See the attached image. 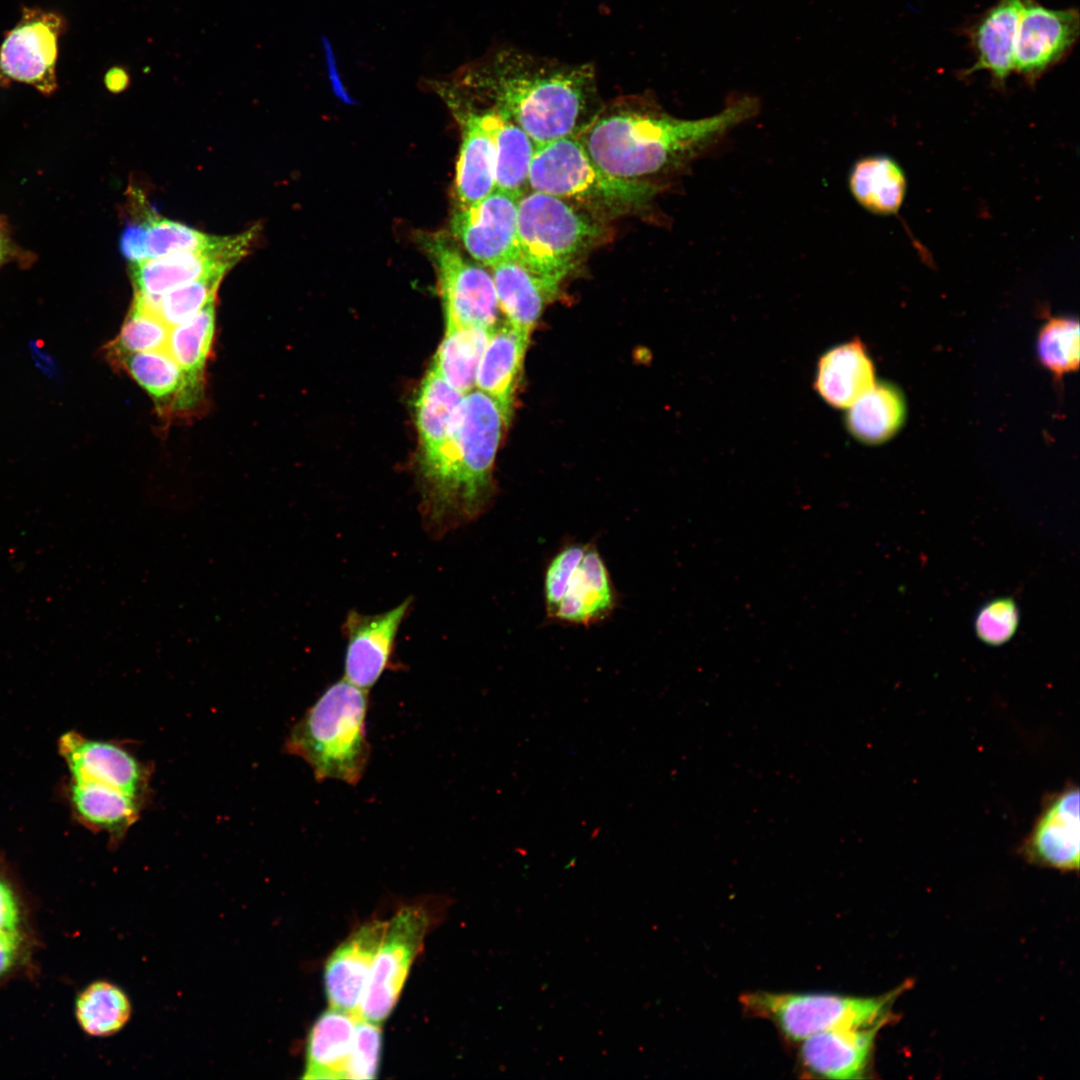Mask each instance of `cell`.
Returning <instances> with one entry per match:
<instances>
[{
	"mask_svg": "<svg viewBox=\"0 0 1080 1080\" xmlns=\"http://www.w3.org/2000/svg\"><path fill=\"white\" fill-rule=\"evenodd\" d=\"M456 85L466 110L510 120L541 145L576 136L602 108L596 71L516 47L494 49L464 66Z\"/></svg>",
	"mask_w": 1080,
	"mask_h": 1080,
	"instance_id": "cell-1",
	"label": "cell"
},
{
	"mask_svg": "<svg viewBox=\"0 0 1080 1080\" xmlns=\"http://www.w3.org/2000/svg\"><path fill=\"white\" fill-rule=\"evenodd\" d=\"M754 111L751 101H741L709 118L683 120L641 99H623L601 108L575 137L604 172L642 180L702 151Z\"/></svg>",
	"mask_w": 1080,
	"mask_h": 1080,
	"instance_id": "cell-2",
	"label": "cell"
},
{
	"mask_svg": "<svg viewBox=\"0 0 1080 1080\" xmlns=\"http://www.w3.org/2000/svg\"><path fill=\"white\" fill-rule=\"evenodd\" d=\"M504 421L497 403L480 390L466 393L445 443L420 461L424 516L438 530L478 518L488 508L492 468Z\"/></svg>",
	"mask_w": 1080,
	"mask_h": 1080,
	"instance_id": "cell-3",
	"label": "cell"
},
{
	"mask_svg": "<svg viewBox=\"0 0 1080 1080\" xmlns=\"http://www.w3.org/2000/svg\"><path fill=\"white\" fill-rule=\"evenodd\" d=\"M368 691L345 679L334 682L292 727L285 751L303 759L317 782L328 779L356 785L371 746L366 736Z\"/></svg>",
	"mask_w": 1080,
	"mask_h": 1080,
	"instance_id": "cell-4",
	"label": "cell"
},
{
	"mask_svg": "<svg viewBox=\"0 0 1080 1080\" xmlns=\"http://www.w3.org/2000/svg\"><path fill=\"white\" fill-rule=\"evenodd\" d=\"M604 233L599 221L573 203L530 191L518 200L515 260L558 293L561 282Z\"/></svg>",
	"mask_w": 1080,
	"mask_h": 1080,
	"instance_id": "cell-5",
	"label": "cell"
},
{
	"mask_svg": "<svg viewBox=\"0 0 1080 1080\" xmlns=\"http://www.w3.org/2000/svg\"><path fill=\"white\" fill-rule=\"evenodd\" d=\"M529 191L546 193L609 215L639 209L657 192L645 180L614 177L600 169L575 136L537 145L532 157Z\"/></svg>",
	"mask_w": 1080,
	"mask_h": 1080,
	"instance_id": "cell-6",
	"label": "cell"
},
{
	"mask_svg": "<svg viewBox=\"0 0 1080 1080\" xmlns=\"http://www.w3.org/2000/svg\"><path fill=\"white\" fill-rule=\"evenodd\" d=\"M739 1000L747 1015L770 1021L786 1041L797 1044L819 1032L887 1021L891 996L756 991L742 994Z\"/></svg>",
	"mask_w": 1080,
	"mask_h": 1080,
	"instance_id": "cell-7",
	"label": "cell"
},
{
	"mask_svg": "<svg viewBox=\"0 0 1080 1080\" xmlns=\"http://www.w3.org/2000/svg\"><path fill=\"white\" fill-rule=\"evenodd\" d=\"M431 918L422 905L402 907L386 921L359 1015L381 1023L395 1007L410 967L422 948Z\"/></svg>",
	"mask_w": 1080,
	"mask_h": 1080,
	"instance_id": "cell-8",
	"label": "cell"
},
{
	"mask_svg": "<svg viewBox=\"0 0 1080 1080\" xmlns=\"http://www.w3.org/2000/svg\"><path fill=\"white\" fill-rule=\"evenodd\" d=\"M422 242L436 268L446 329L496 327L498 301L492 276L442 235L424 236Z\"/></svg>",
	"mask_w": 1080,
	"mask_h": 1080,
	"instance_id": "cell-9",
	"label": "cell"
},
{
	"mask_svg": "<svg viewBox=\"0 0 1080 1080\" xmlns=\"http://www.w3.org/2000/svg\"><path fill=\"white\" fill-rule=\"evenodd\" d=\"M65 27V19L55 12L24 7L0 46V87L19 82L45 96L53 94L58 86V40Z\"/></svg>",
	"mask_w": 1080,
	"mask_h": 1080,
	"instance_id": "cell-10",
	"label": "cell"
},
{
	"mask_svg": "<svg viewBox=\"0 0 1080 1080\" xmlns=\"http://www.w3.org/2000/svg\"><path fill=\"white\" fill-rule=\"evenodd\" d=\"M256 228L240 234L217 236L208 246L131 264L135 293L161 296L179 286L212 275H225L245 256Z\"/></svg>",
	"mask_w": 1080,
	"mask_h": 1080,
	"instance_id": "cell-11",
	"label": "cell"
},
{
	"mask_svg": "<svg viewBox=\"0 0 1080 1080\" xmlns=\"http://www.w3.org/2000/svg\"><path fill=\"white\" fill-rule=\"evenodd\" d=\"M1079 12L1025 0L1014 43V71L1029 84L1059 64L1078 40Z\"/></svg>",
	"mask_w": 1080,
	"mask_h": 1080,
	"instance_id": "cell-12",
	"label": "cell"
},
{
	"mask_svg": "<svg viewBox=\"0 0 1080 1080\" xmlns=\"http://www.w3.org/2000/svg\"><path fill=\"white\" fill-rule=\"evenodd\" d=\"M59 751L71 779L107 785L147 801L152 768L122 745L70 731L60 738Z\"/></svg>",
	"mask_w": 1080,
	"mask_h": 1080,
	"instance_id": "cell-13",
	"label": "cell"
},
{
	"mask_svg": "<svg viewBox=\"0 0 1080 1080\" xmlns=\"http://www.w3.org/2000/svg\"><path fill=\"white\" fill-rule=\"evenodd\" d=\"M518 200L495 189L482 200L457 208L452 232L476 261L493 267L516 259Z\"/></svg>",
	"mask_w": 1080,
	"mask_h": 1080,
	"instance_id": "cell-14",
	"label": "cell"
},
{
	"mask_svg": "<svg viewBox=\"0 0 1080 1080\" xmlns=\"http://www.w3.org/2000/svg\"><path fill=\"white\" fill-rule=\"evenodd\" d=\"M411 605L406 599L393 609L364 615L351 610L344 622L347 639L344 679L354 686L370 690L390 666L395 639Z\"/></svg>",
	"mask_w": 1080,
	"mask_h": 1080,
	"instance_id": "cell-15",
	"label": "cell"
},
{
	"mask_svg": "<svg viewBox=\"0 0 1080 1080\" xmlns=\"http://www.w3.org/2000/svg\"><path fill=\"white\" fill-rule=\"evenodd\" d=\"M1079 842V789L1075 784H1067L1044 800L1021 851L1034 864L1078 871Z\"/></svg>",
	"mask_w": 1080,
	"mask_h": 1080,
	"instance_id": "cell-16",
	"label": "cell"
},
{
	"mask_svg": "<svg viewBox=\"0 0 1080 1080\" xmlns=\"http://www.w3.org/2000/svg\"><path fill=\"white\" fill-rule=\"evenodd\" d=\"M110 364L133 378L166 420L192 412L202 400L204 384L191 379L166 349L127 354Z\"/></svg>",
	"mask_w": 1080,
	"mask_h": 1080,
	"instance_id": "cell-17",
	"label": "cell"
},
{
	"mask_svg": "<svg viewBox=\"0 0 1080 1080\" xmlns=\"http://www.w3.org/2000/svg\"><path fill=\"white\" fill-rule=\"evenodd\" d=\"M886 1022L865 1028L823 1031L803 1039L797 1043L801 1071L814 1078H864L876 1034Z\"/></svg>",
	"mask_w": 1080,
	"mask_h": 1080,
	"instance_id": "cell-18",
	"label": "cell"
},
{
	"mask_svg": "<svg viewBox=\"0 0 1080 1080\" xmlns=\"http://www.w3.org/2000/svg\"><path fill=\"white\" fill-rule=\"evenodd\" d=\"M385 925L382 920L363 924L329 956L324 986L330 1008L359 1014Z\"/></svg>",
	"mask_w": 1080,
	"mask_h": 1080,
	"instance_id": "cell-19",
	"label": "cell"
},
{
	"mask_svg": "<svg viewBox=\"0 0 1080 1080\" xmlns=\"http://www.w3.org/2000/svg\"><path fill=\"white\" fill-rule=\"evenodd\" d=\"M1024 1L998 0L967 28L976 61L965 75L984 70L997 86H1005L1014 71V43Z\"/></svg>",
	"mask_w": 1080,
	"mask_h": 1080,
	"instance_id": "cell-20",
	"label": "cell"
},
{
	"mask_svg": "<svg viewBox=\"0 0 1080 1080\" xmlns=\"http://www.w3.org/2000/svg\"><path fill=\"white\" fill-rule=\"evenodd\" d=\"M530 332L506 321L495 328L481 358L475 385L498 405L504 424L510 423L514 394Z\"/></svg>",
	"mask_w": 1080,
	"mask_h": 1080,
	"instance_id": "cell-21",
	"label": "cell"
},
{
	"mask_svg": "<svg viewBox=\"0 0 1080 1080\" xmlns=\"http://www.w3.org/2000/svg\"><path fill=\"white\" fill-rule=\"evenodd\" d=\"M68 798L80 823L106 832L112 845L124 839L146 803L110 786L75 779L70 781Z\"/></svg>",
	"mask_w": 1080,
	"mask_h": 1080,
	"instance_id": "cell-22",
	"label": "cell"
},
{
	"mask_svg": "<svg viewBox=\"0 0 1080 1080\" xmlns=\"http://www.w3.org/2000/svg\"><path fill=\"white\" fill-rule=\"evenodd\" d=\"M616 592L608 569L594 545L588 544L552 619L576 625L594 624L616 607Z\"/></svg>",
	"mask_w": 1080,
	"mask_h": 1080,
	"instance_id": "cell-23",
	"label": "cell"
},
{
	"mask_svg": "<svg viewBox=\"0 0 1080 1080\" xmlns=\"http://www.w3.org/2000/svg\"><path fill=\"white\" fill-rule=\"evenodd\" d=\"M874 383L873 362L858 339L829 349L818 361L815 389L834 408L847 409Z\"/></svg>",
	"mask_w": 1080,
	"mask_h": 1080,
	"instance_id": "cell-24",
	"label": "cell"
},
{
	"mask_svg": "<svg viewBox=\"0 0 1080 1080\" xmlns=\"http://www.w3.org/2000/svg\"><path fill=\"white\" fill-rule=\"evenodd\" d=\"M358 1013L330 1008L314 1022L306 1043L304 1079H347Z\"/></svg>",
	"mask_w": 1080,
	"mask_h": 1080,
	"instance_id": "cell-25",
	"label": "cell"
},
{
	"mask_svg": "<svg viewBox=\"0 0 1080 1080\" xmlns=\"http://www.w3.org/2000/svg\"><path fill=\"white\" fill-rule=\"evenodd\" d=\"M494 190L495 152L491 135L477 113L465 111L455 177L458 208L468 207Z\"/></svg>",
	"mask_w": 1080,
	"mask_h": 1080,
	"instance_id": "cell-26",
	"label": "cell"
},
{
	"mask_svg": "<svg viewBox=\"0 0 1080 1080\" xmlns=\"http://www.w3.org/2000/svg\"><path fill=\"white\" fill-rule=\"evenodd\" d=\"M477 113L488 129L495 152V189L520 199L529 190L528 177L536 148L519 126L486 110Z\"/></svg>",
	"mask_w": 1080,
	"mask_h": 1080,
	"instance_id": "cell-27",
	"label": "cell"
},
{
	"mask_svg": "<svg viewBox=\"0 0 1080 1080\" xmlns=\"http://www.w3.org/2000/svg\"><path fill=\"white\" fill-rule=\"evenodd\" d=\"M491 268L498 307L507 322L531 332L545 306L558 293L516 260L504 261Z\"/></svg>",
	"mask_w": 1080,
	"mask_h": 1080,
	"instance_id": "cell-28",
	"label": "cell"
},
{
	"mask_svg": "<svg viewBox=\"0 0 1080 1080\" xmlns=\"http://www.w3.org/2000/svg\"><path fill=\"white\" fill-rule=\"evenodd\" d=\"M905 410L903 395L895 386L875 382L847 408L846 426L855 439L880 444L902 426Z\"/></svg>",
	"mask_w": 1080,
	"mask_h": 1080,
	"instance_id": "cell-29",
	"label": "cell"
},
{
	"mask_svg": "<svg viewBox=\"0 0 1080 1080\" xmlns=\"http://www.w3.org/2000/svg\"><path fill=\"white\" fill-rule=\"evenodd\" d=\"M849 186L865 209L879 215H893L903 204L907 183L897 161L889 156L874 155L855 163Z\"/></svg>",
	"mask_w": 1080,
	"mask_h": 1080,
	"instance_id": "cell-30",
	"label": "cell"
},
{
	"mask_svg": "<svg viewBox=\"0 0 1080 1080\" xmlns=\"http://www.w3.org/2000/svg\"><path fill=\"white\" fill-rule=\"evenodd\" d=\"M464 395L432 369L427 372L414 404L421 460L433 455L447 440L453 416Z\"/></svg>",
	"mask_w": 1080,
	"mask_h": 1080,
	"instance_id": "cell-31",
	"label": "cell"
},
{
	"mask_svg": "<svg viewBox=\"0 0 1080 1080\" xmlns=\"http://www.w3.org/2000/svg\"><path fill=\"white\" fill-rule=\"evenodd\" d=\"M494 328L446 329L431 369L453 388L466 394L475 386L477 370Z\"/></svg>",
	"mask_w": 1080,
	"mask_h": 1080,
	"instance_id": "cell-32",
	"label": "cell"
},
{
	"mask_svg": "<svg viewBox=\"0 0 1080 1080\" xmlns=\"http://www.w3.org/2000/svg\"><path fill=\"white\" fill-rule=\"evenodd\" d=\"M132 1014L131 1001L118 985L98 980L86 986L75 1001V1017L83 1032L108 1037L121 1031Z\"/></svg>",
	"mask_w": 1080,
	"mask_h": 1080,
	"instance_id": "cell-33",
	"label": "cell"
},
{
	"mask_svg": "<svg viewBox=\"0 0 1080 1080\" xmlns=\"http://www.w3.org/2000/svg\"><path fill=\"white\" fill-rule=\"evenodd\" d=\"M215 332V302L170 329L166 350L193 380L204 384V370Z\"/></svg>",
	"mask_w": 1080,
	"mask_h": 1080,
	"instance_id": "cell-34",
	"label": "cell"
},
{
	"mask_svg": "<svg viewBox=\"0 0 1080 1080\" xmlns=\"http://www.w3.org/2000/svg\"><path fill=\"white\" fill-rule=\"evenodd\" d=\"M171 327L138 300L133 304L117 336L103 347L106 360L138 352L166 349Z\"/></svg>",
	"mask_w": 1080,
	"mask_h": 1080,
	"instance_id": "cell-35",
	"label": "cell"
},
{
	"mask_svg": "<svg viewBox=\"0 0 1080 1080\" xmlns=\"http://www.w3.org/2000/svg\"><path fill=\"white\" fill-rule=\"evenodd\" d=\"M224 275H212L179 286L161 296L135 293L134 298L155 312L171 328L180 325L215 302Z\"/></svg>",
	"mask_w": 1080,
	"mask_h": 1080,
	"instance_id": "cell-36",
	"label": "cell"
},
{
	"mask_svg": "<svg viewBox=\"0 0 1080 1080\" xmlns=\"http://www.w3.org/2000/svg\"><path fill=\"white\" fill-rule=\"evenodd\" d=\"M1040 362L1056 376L1079 366V323L1076 319L1056 317L1047 321L1037 339Z\"/></svg>",
	"mask_w": 1080,
	"mask_h": 1080,
	"instance_id": "cell-37",
	"label": "cell"
},
{
	"mask_svg": "<svg viewBox=\"0 0 1080 1080\" xmlns=\"http://www.w3.org/2000/svg\"><path fill=\"white\" fill-rule=\"evenodd\" d=\"M143 223L146 260L202 249L217 237L165 218L149 217Z\"/></svg>",
	"mask_w": 1080,
	"mask_h": 1080,
	"instance_id": "cell-38",
	"label": "cell"
},
{
	"mask_svg": "<svg viewBox=\"0 0 1080 1080\" xmlns=\"http://www.w3.org/2000/svg\"><path fill=\"white\" fill-rule=\"evenodd\" d=\"M1019 623V610L1012 598L1004 597L984 604L975 617L977 637L991 646H1000L1008 642L1015 634Z\"/></svg>",
	"mask_w": 1080,
	"mask_h": 1080,
	"instance_id": "cell-39",
	"label": "cell"
},
{
	"mask_svg": "<svg viewBox=\"0 0 1080 1080\" xmlns=\"http://www.w3.org/2000/svg\"><path fill=\"white\" fill-rule=\"evenodd\" d=\"M381 1023L359 1016L355 1024L347 1079H374L378 1071L381 1051Z\"/></svg>",
	"mask_w": 1080,
	"mask_h": 1080,
	"instance_id": "cell-40",
	"label": "cell"
},
{
	"mask_svg": "<svg viewBox=\"0 0 1080 1080\" xmlns=\"http://www.w3.org/2000/svg\"><path fill=\"white\" fill-rule=\"evenodd\" d=\"M587 545L577 543L568 544L550 561L544 578V599L546 612L549 618L552 617L562 600L582 561Z\"/></svg>",
	"mask_w": 1080,
	"mask_h": 1080,
	"instance_id": "cell-41",
	"label": "cell"
},
{
	"mask_svg": "<svg viewBox=\"0 0 1080 1080\" xmlns=\"http://www.w3.org/2000/svg\"><path fill=\"white\" fill-rule=\"evenodd\" d=\"M36 260V254L23 248L14 240L8 218L0 215V269L8 264H16L21 269H28Z\"/></svg>",
	"mask_w": 1080,
	"mask_h": 1080,
	"instance_id": "cell-42",
	"label": "cell"
},
{
	"mask_svg": "<svg viewBox=\"0 0 1080 1080\" xmlns=\"http://www.w3.org/2000/svg\"><path fill=\"white\" fill-rule=\"evenodd\" d=\"M20 906L16 893L7 880L0 876V932L18 931Z\"/></svg>",
	"mask_w": 1080,
	"mask_h": 1080,
	"instance_id": "cell-43",
	"label": "cell"
},
{
	"mask_svg": "<svg viewBox=\"0 0 1080 1080\" xmlns=\"http://www.w3.org/2000/svg\"><path fill=\"white\" fill-rule=\"evenodd\" d=\"M144 230V223L128 224L122 230L120 251L131 264L146 260Z\"/></svg>",
	"mask_w": 1080,
	"mask_h": 1080,
	"instance_id": "cell-44",
	"label": "cell"
},
{
	"mask_svg": "<svg viewBox=\"0 0 1080 1080\" xmlns=\"http://www.w3.org/2000/svg\"><path fill=\"white\" fill-rule=\"evenodd\" d=\"M21 947L19 931L0 932V977L16 964Z\"/></svg>",
	"mask_w": 1080,
	"mask_h": 1080,
	"instance_id": "cell-45",
	"label": "cell"
},
{
	"mask_svg": "<svg viewBox=\"0 0 1080 1080\" xmlns=\"http://www.w3.org/2000/svg\"><path fill=\"white\" fill-rule=\"evenodd\" d=\"M126 83L125 73L120 70H112L106 76V84L112 90H118Z\"/></svg>",
	"mask_w": 1080,
	"mask_h": 1080,
	"instance_id": "cell-46",
	"label": "cell"
}]
</instances>
